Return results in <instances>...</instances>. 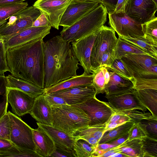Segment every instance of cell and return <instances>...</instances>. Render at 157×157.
Masks as SVG:
<instances>
[{
    "instance_id": "1",
    "label": "cell",
    "mask_w": 157,
    "mask_h": 157,
    "mask_svg": "<svg viewBox=\"0 0 157 157\" xmlns=\"http://www.w3.org/2000/svg\"><path fill=\"white\" fill-rule=\"evenodd\" d=\"M43 39L10 49L6 52L11 75L44 89V53Z\"/></svg>"
},
{
    "instance_id": "2",
    "label": "cell",
    "mask_w": 157,
    "mask_h": 157,
    "mask_svg": "<svg viewBox=\"0 0 157 157\" xmlns=\"http://www.w3.org/2000/svg\"><path fill=\"white\" fill-rule=\"evenodd\" d=\"M70 42L60 35L44 42V88L77 75L79 63Z\"/></svg>"
},
{
    "instance_id": "3",
    "label": "cell",
    "mask_w": 157,
    "mask_h": 157,
    "mask_svg": "<svg viewBox=\"0 0 157 157\" xmlns=\"http://www.w3.org/2000/svg\"><path fill=\"white\" fill-rule=\"evenodd\" d=\"M51 107L52 126L71 137L79 130L89 125L90 117L80 108L67 104Z\"/></svg>"
},
{
    "instance_id": "4",
    "label": "cell",
    "mask_w": 157,
    "mask_h": 157,
    "mask_svg": "<svg viewBox=\"0 0 157 157\" xmlns=\"http://www.w3.org/2000/svg\"><path fill=\"white\" fill-rule=\"evenodd\" d=\"M108 12L103 5L99 4L94 9L60 33L65 40L71 42L88 35L104 25L107 21Z\"/></svg>"
},
{
    "instance_id": "5",
    "label": "cell",
    "mask_w": 157,
    "mask_h": 157,
    "mask_svg": "<svg viewBox=\"0 0 157 157\" xmlns=\"http://www.w3.org/2000/svg\"><path fill=\"white\" fill-rule=\"evenodd\" d=\"M121 59L134 78H157V58L147 54H127Z\"/></svg>"
},
{
    "instance_id": "6",
    "label": "cell",
    "mask_w": 157,
    "mask_h": 157,
    "mask_svg": "<svg viewBox=\"0 0 157 157\" xmlns=\"http://www.w3.org/2000/svg\"><path fill=\"white\" fill-rule=\"evenodd\" d=\"M40 13L33 6L27 7L9 18L8 22L0 28V35L4 39H7L32 27Z\"/></svg>"
},
{
    "instance_id": "7",
    "label": "cell",
    "mask_w": 157,
    "mask_h": 157,
    "mask_svg": "<svg viewBox=\"0 0 157 157\" xmlns=\"http://www.w3.org/2000/svg\"><path fill=\"white\" fill-rule=\"evenodd\" d=\"M117 39L115 31L111 27L104 25L98 30L90 56L92 71L95 70L98 61L102 54L114 50Z\"/></svg>"
},
{
    "instance_id": "8",
    "label": "cell",
    "mask_w": 157,
    "mask_h": 157,
    "mask_svg": "<svg viewBox=\"0 0 157 157\" xmlns=\"http://www.w3.org/2000/svg\"><path fill=\"white\" fill-rule=\"evenodd\" d=\"M7 113L11 122L10 140L13 144L21 148L35 151L33 128L10 111Z\"/></svg>"
},
{
    "instance_id": "9",
    "label": "cell",
    "mask_w": 157,
    "mask_h": 157,
    "mask_svg": "<svg viewBox=\"0 0 157 157\" xmlns=\"http://www.w3.org/2000/svg\"><path fill=\"white\" fill-rule=\"evenodd\" d=\"M74 106L83 109L90 119L89 126L105 124L116 111L109 103L98 99L96 96Z\"/></svg>"
},
{
    "instance_id": "10",
    "label": "cell",
    "mask_w": 157,
    "mask_h": 157,
    "mask_svg": "<svg viewBox=\"0 0 157 157\" xmlns=\"http://www.w3.org/2000/svg\"><path fill=\"white\" fill-rule=\"evenodd\" d=\"M109 24L119 36L143 37L142 24L127 16L125 13H108Z\"/></svg>"
},
{
    "instance_id": "11",
    "label": "cell",
    "mask_w": 157,
    "mask_h": 157,
    "mask_svg": "<svg viewBox=\"0 0 157 157\" xmlns=\"http://www.w3.org/2000/svg\"><path fill=\"white\" fill-rule=\"evenodd\" d=\"M157 2L154 0H127L125 13L134 21L143 24L156 16Z\"/></svg>"
},
{
    "instance_id": "12",
    "label": "cell",
    "mask_w": 157,
    "mask_h": 157,
    "mask_svg": "<svg viewBox=\"0 0 157 157\" xmlns=\"http://www.w3.org/2000/svg\"><path fill=\"white\" fill-rule=\"evenodd\" d=\"M72 0H37L33 6L42 12L51 27L58 30L64 12Z\"/></svg>"
},
{
    "instance_id": "13",
    "label": "cell",
    "mask_w": 157,
    "mask_h": 157,
    "mask_svg": "<svg viewBox=\"0 0 157 157\" xmlns=\"http://www.w3.org/2000/svg\"><path fill=\"white\" fill-rule=\"evenodd\" d=\"M100 4L91 1L72 0L67 7L61 18L59 26L62 30L69 28L75 22L97 7Z\"/></svg>"
},
{
    "instance_id": "14",
    "label": "cell",
    "mask_w": 157,
    "mask_h": 157,
    "mask_svg": "<svg viewBox=\"0 0 157 157\" xmlns=\"http://www.w3.org/2000/svg\"><path fill=\"white\" fill-rule=\"evenodd\" d=\"M98 30L77 40L71 42L75 56L80 62L79 64L83 68L84 72L87 74L92 72L91 68L90 56Z\"/></svg>"
},
{
    "instance_id": "15",
    "label": "cell",
    "mask_w": 157,
    "mask_h": 157,
    "mask_svg": "<svg viewBox=\"0 0 157 157\" xmlns=\"http://www.w3.org/2000/svg\"><path fill=\"white\" fill-rule=\"evenodd\" d=\"M110 106L116 111L139 110L145 113L146 108L138 98L134 89L116 95H106Z\"/></svg>"
},
{
    "instance_id": "16",
    "label": "cell",
    "mask_w": 157,
    "mask_h": 157,
    "mask_svg": "<svg viewBox=\"0 0 157 157\" xmlns=\"http://www.w3.org/2000/svg\"><path fill=\"white\" fill-rule=\"evenodd\" d=\"M51 26L31 27L7 39L4 43L6 51L29 42L43 39L50 33Z\"/></svg>"
},
{
    "instance_id": "17",
    "label": "cell",
    "mask_w": 157,
    "mask_h": 157,
    "mask_svg": "<svg viewBox=\"0 0 157 157\" xmlns=\"http://www.w3.org/2000/svg\"><path fill=\"white\" fill-rule=\"evenodd\" d=\"M49 94L63 98L67 104L70 105H75L84 102L96 96L97 94L95 89L92 85L75 86Z\"/></svg>"
},
{
    "instance_id": "18",
    "label": "cell",
    "mask_w": 157,
    "mask_h": 157,
    "mask_svg": "<svg viewBox=\"0 0 157 157\" xmlns=\"http://www.w3.org/2000/svg\"><path fill=\"white\" fill-rule=\"evenodd\" d=\"M7 100L12 111L16 115L21 117L29 113L35 98L17 89L7 88Z\"/></svg>"
},
{
    "instance_id": "19",
    "label": "cell",
    "mask_w": 157,
    "mask_h": 157,
    "mask_svg": "<svg viewBox=\"0 0 157 157\" xmlns=\"http://www.w3.org/2000/svg\"><path fill=\"white\" fill-rule=\"evenodd\" d=\"M38 126L41 128L52 138L56 149L66 154L68 157H76L74 150V140L66 133L51 126L37 122Z\"/></svg>"
},
{
    "instance_id": "20",
    "label": "cell",
    "mask_w": 157,
    "mask_h": 157,
    "mask_svg": "<svg viewBox=\"0 0 157 157\" xmlns=\"http://www.w3.org/2000/svg\"><path fill=\"white\" fill-rule=\"evenodd\" d=\"M29 113L37 122L52 126V107L45 99L44 93L35 98L32 108Z\"/></svg>"
},
{
    "instance_id": "21",
    "label": "cell",
    "mask_w": 157,
    "mask_h": 157,
    "mask_svg": "<svg viewBox=\"0 0 157 157\" xmlns=\"http://www.w3.org/2000/svg\"><path fill=\"white\" fill-rule=\"evenodd\" d=\"M32 132L36 152L41 157L51 156L56 149L52 138L39 126Z\"/></svg>"
},
{
    "instance_id": "22",
    "label": "cell",
    "mask_w": 157,
    "mask_h": 157,
    "mask_svg": "<svg viewBox=\"0 0 157 157\" xmlns=\"http://www.w3.org/2000/svg\"><path fill=\"white\" fill-rule=\"evenodd\" d=\"M92 74H87L83 72L80 75L71 77L49 87L44 88V93L45 94H49L75 86L91 85H92Z\"/></svg>"
},
{
    "instance_id": "23",
    "label": "cell",
    "mask_w": 157,
    "mask_h": 157,
    "mask_svg": "<svg viewBox=\"0 0 157 157\" xmlns=\"http://www.w3.org/2000/svg\"><path fill=\"white\" fill-rule=\"evenodd\" d=\"M110 75L109 82L105 86L106 95H116L133 89V84L130 80L122 77L106 67Z\"/></svg>"
},
{
    "instance_id": "24",
    "label": "cell",
    "mask_w": 157,
    "mask_h": 157,
    "mask_svg": "<svg viewBox=\"0 0 157 157\" xmlns=\"http://www.w3.org/2000/svg\"><path fill=\"white\" fill-rule=\"evenodd\" d=\"M7 88L19 89L31 97L35 98L44 93V89L26 80L15 77L12 75L6 76Z\"/></svg>"
},
{
    "instance_id": "25",
    "label": "cell",
    "mask_w": 157,
    "mask_h": 157,
    "mask_svg": "<svg viewBox=\"0 0 157 157\" xmlns=\"http://www.w3.org/2000/svg\"><path fill=\"white\" fill-rule=\"evenodd\" d=\"M135 92L139 99L151 115L157 118V90H135Z\"/></svg>"
},
{
    "instance_id": "26",
    "label": "cell",
    "mask_w": 157,
    "mask_h": 157,
    "mask_svg": "<svg viewBox=\"0 0 157 157\" xmlns=\"http://www.w3.org/2000/svg\"><path fill=\"white\" fill-rule=\"evenodd\" d=\"M135 123L131 121H127L122 124L105 132L99 141L98 144L109 143L128 134Z\"/></svg>"
},
{
    "instance_id": "27",
    "label": "cell",
    "mask_w": 157,
    "mask_h": 157,
    "mask_svg": "<svg viewBox=\"0 0 157 157\" xmlns=\"http://www.w3.org/2000/svg\"><path fill=\"white\" fill-rule=\"evenodd\" d=\"M119 37L149 54L157 58V45L151 43L144 38L131 36Z\"/></svg>"
},
{
    "instance_id": "28",
    "label": "cell",
    "mask_w": 157,
    "mask_h": 157,
    "mask_svg": "<svg viewBox=\"0 0 157 157\" xmlns=\"http://www.w3.org/2000/svg\"><path fill=\"white\" fill-rule=\"evenodd\" d=\"M105 123L103 125L88 126L77 131L71 137L74 141L82 137H93L99 141L105 132Z\"/></svg>"
},
{
    "instance_id": "29",
    "label": "cell",
    "mask_w": 157,
    "mask_h": 157,
    "mask_svg": "<svg viewBox=\"0 0 157 157\" xmlns=\"http://www.w3.org/2000/svg\"><path fill=\"white\" fill-rule=\"evenodd\" d=\"M114 51L116 59H121L122 57L127 54L150 55L146 52L123 40L119 37H118V38H117Z\"/></svg>"
},
{
    "instance_id": "30",
    "label": "cell",
    "mask_w": 157,
    "mask_h": 157,
    "mask_svg": "<svg viewBox=\"0 0 157 157\" xmlns=\"http://www.w3.org/2000/svg\"><path fill=\"white\" fill-rule=\"evenodd\" d=\"M140 157H157V140L148 136L140 139Z\"/></svg>"
},
{
    "instance_id": "31",
    "label": "cell",
    "mask_w": 157,
    "mask_h": 157,
    "mask_svg": "<svg viewBox=\"0 0 157 157\" xmlns=\"http://www.w3.org/2000/svg\"><path fill=\"white\" fill-rule=\"evenodd\" d=\"M27 2H22L0 6V22L23 10L28 6Z\"/></svg>"
},
{
    "instance_id": "32",
    "label": "cell",
    "mask_w": 157,
    "mask_h": 157,
    "mask_svg": "<svg viewBox=\"0 0 157 157\" xmlns=\"http://www.w3.org/2000/svg\"><path fill=\"white\" fill-rule=\"evenodd\" d=\"M143 38L149 42L157 45V17L142 24Z\"/></svg>"
},
{
    "instance_id": "33",
    "label": "cell",
    "mask_w": 157,
    "mask_h": 157,
    "mask_svg": "<svg viewBox=\"0 0 157 157\" xmlns=\"http://www.w3.org/2000/svg\"><path fill=\"white\" fill-rule=\"evenodd\" d=\"M96 148L82 139L75 141L74 144V150L76 157H93Z\"/></svg>"
},
{
    "instance_id": "34",
    "label": "cell",
    "mask_w": 157,
    "mask_h": 157,
    "mask_svg": "<svg viewBox=\"0 0 157 157\" xmlns=\"http://www.w3.org/2000/svg\"><path fill=\"white\" fill-rule=\"evenodd\" d=\"M107 67L120 76L130 80L132 83L135 80L133 73L121 58L116 59L111 66Z\"/></svg>"
},
{
    "instance_id": "35",
    "label": "cell",
    "mask_w": 157,
    "mask_h": 157,
    "mask_svg": "<svg viewBox=\"0 0 157 157\" xmlns=\"http://www.w3.org/2000/svg\"><path fill=\"white\" fill-rule=\"evenodd\" d=\"M7 94L6 77L4 75H0V119L7 112L8 102Z\"/></svg>"
},
{
    "instance_id": "36",
    "label": "cell",
    "mask_w": 157,
    "mask_h": 157,
    "mask_svg": "<svg viewBox=\"0 0 157 157\" xmlns=\"http://www.w3.org/2000/svg\"><path fill=\"white\" fill-rule=\"evenodd\" d=\"M40 157L35 151L21 148L14 145L9 149L1 154L0 157Z\"/></svg>"
},
{
    "instance_id": "37",
    "label": "cell",
    "mask_w": 157,
    "mask_h": 157,
    "mask_svg": "<svg viewBox=\"0 0 157 157\" xmlns=\"http://www.w3.org/2000/svg\"><path fill=\"white\" fill-rule=\"evenodd\" d=\"M92 85L94 87L96 94L105 93V82L103 72L101 67L92 71Z\"/></svg>"
},
{
    "instance_id": "38",
    "label": "cell",
    "mask_w": 157,
    "mask_h": 157,
    "mask_svg": "<svg viewBox=\"0 0 157 157\" xmlns=\"http://www.w3.org/2000/svg\"><path fill=\"white\" fill-rule=\"evenodd\" d=\"M148 136L146 125L140 121L135 123L129 130L128 133V141L140 139Z\"/></svg>"
},
{
    "instance_id": "39",
    "label": "cell",
    "mask_w": 157,
    "mask_h": 157,
    "mask_svg": "<svg viewBox=\"0 0 157 157\" xmlns=\"http://www.w3.org/2000/svg\"><path fill=\"white\" fill-rule=\"evenodd\" d=\"M126 157H140V139H134L129 141L128 145L121 149L120 153Z\"/></svg>"
},
{
    "instance_id": "40",
    "label": "cell",
    "mask_w": 157,
    "mask_h": 157,
    "mask_svg": "<svg viewBox=\"0 0 157 157\" xmlns=\"http://www.w3.org/2000/svg\"><path fill=\"white\" fill-rule=\"evenodd\" d=\"M133 88L136 90L146 89L157 90V78H135Z\"/></svg>"
},
{
    "instance_id": "41",
    "label": "cell",
    "mask_w": 157,
    "mask_h": 157,
    "mask_svg": "<svg viewBox=\"0 0 157 157\" xmlns=\"http://www.w3.org/2000/svg\"><path fill=\"white\" fill-rule=\"evenodd\" d=\"M11 126L10 120L7 112L0 119V138L10 140Z\"/></svg>"
},
{
    "instance_id": "42",
    "label": "cell",
    "mask_w": 157,
    "mask_h": 157,
    "mask_svg": "<svg viewBox=\"0 0 157 157\" xmlns=\"http://www.w3.org/2000/svg\"><path fill=\"white\" fill-rule=\"evenodd\" d=\"M121 112L129 118L130 121H132L135 123L140 121L144 119L155 117L151 115L150 113H142L136 110Z\"/></svg>"
},
{
    "instance_id": "43",
    "label": "cell",
    "mask_w": 157,
    "mask_h": 157,
    "mask_svg": "<svg viewBox=\"0 0 157 157\" xmlns=\"http://www.w3.org/2000/svg\"><path fill=\"white\" fill-rule=\"evenodd\" d=\"M6 50L4 38L0 35V75L9 71L6 59Z\"/></svg>"
},
{
    "instance_id": "44",
    "label": "cell",
    "mask_w": 157,
    "mask_h": 157,
    "mask_svg": "<svg viewBox=\"0 0 157 157\" xmlns=\"http://www.w3.org/2000/svg\"><path fill=\"white\" fill-rule=\"evenodd\" d=\"M115 59L114 50L104 53L100 57L95 70L101 67H110Z\"/></svg>"
},
{
    "instance_id": "45",
    "label": "cell",
    "mask_w": 157,
    "mask_h": 157,
    "mask_svg": "<svg viewBox=\"0 0 157 157\" xmlns=\"http://www.w3.org/2000/svg\"><path fill=\"white\" fill-rule=\"evenodd\" d=\"M141 121L146 125L148 136L157 140V118L144 119Z\"/></svg>"
},
{
    "instance_id": "46",
    "label": "cell",
    "mask_w": 157,
    "mask_h": 157,
    "mask_svg": "<svg viewBox=\"0 0 157 157\" xmlns=\"http://www.w3.org/2000/svg\"><path fill=\"white\" fill-rule=\"evenodd\" d=\"M44 97L51 107L57 106L63 104H67L65 101L62 98L50 94H45Z\"/></svg>"
},
{
    "instance_id": "47",
    "label": "cell",
    "mask_w": 157,
    "mask_h": 157,
    "mask_svg": "<svg viewBox=\"0 0 157 157\" xmlns=\"http://www.w3.org/2000/svg\"><path fill=\"white\" fill-rule=\"evenodd\" d=\"M40 12L41 13L40 15L34 21L32 27H42L47 26L51 27L45 15L41 11Z\"/></svg>"
},
{
    "instance_id": "48",
    "label": "cell",
    "mask_w": 157,
    "mask_h": 157,
    "mask_svg": "<svg viewBox=\"0 0 157 157\" xmlns=\"http://www.w3.org/2000/svg\"><path fill=\"white\" fill-rule=\"evenodd\" d=\"M13 145L10 140L0 138V155L9 149Z\"/></svg>"
},
{
    "instance_id": "49",
    "label": "cell",
    "mask_w": 157,
    "mask_h": 157,
    "mask_svg": "<svg viewBox=\"0 0 157 157\" xmlns=\"http://www.w3.org/2000/svg\"><path fill=\"white\" fill-rule=\"evenodd\" d=\"M118 0H101L104 6L107 9L108 13L113 12L115 9Z\"/></svg>"
},
{
    "instance_id": "50",
    "label": "cell",
    "mask_w": 157,
    "mask_h": 157,
    "mask_svg": "<svg viewBox=\"0 0 157 157\" xmlns=\"http://www.w3.org/2000/svg\"><path fill=\"white\" fill-rule=\"evenodd\" d=\"M127 0H118L115 9L113 12L115 13H125Z\"/></svg>"
},
{
    "instance_id": "51",
    "label": "cell",
    "mask_w": 157,
    "mask_h": 157,
    "mask_svg": "<svg viewBox=\"0 0 157 157\" xmlns=\"http://www.w3.org/2000/svg\"><path fill=\"white\" fill-rule=\"evenodd\" d=\"M128 140V134L109 143L113 147L119 145Z\"/></svg>"
},
{
    "instance_id": "52",
    "label": "cell",
    "mask_w": 157,
    "mask_h": 157,
    "mask_svg": "<svg viewBox=\"0 0 157 157\" xmlns=\"http://www.w3.org/2000/svg\"><path fill=\"white\" fill-rule=\"evenodd\" d=\"M26 0H0V6L23 2Z\"/></svg>"
},
{
    "instance_id": "53",
    "label": "cell",
    "mask_w": 157,
    "mask_h": 157,
    "mask_svg": "<svg viewBox=\"0 0 157 157\" xmlns=\"http://www.w3.org/2000/svg\"><path fill=\"white\" fill-rule=\"evenodd\" d=\"M51 156L53 157H68L66 154L63 153L61 151L56 149Z\"/></svg>"
},
{
    "instance_id": "54",
    "label": "cell",
    "mask_w": 157,
    "mask_h": 157,
    "mask_svg": "<svg viewBox=\"0 0 157 157\" xmlns=\"http://www.w3.org/2000/svg\"><path fill=\"white\" fill-rule=\"evenodd\" d=\"M72 0L74 1H93V2H98L99 4H101L104 6V4L103 2L101 1V0Z\"/></svg>"
},
{
    "instance_id": "55",
    "label": "cell",
    "mask_w": 157,
    "mask_h": 157,
    "mask_svg": "<svg viewBox=\"0 0 157 157\" xmlns=\"http://www.w3.org/2000/svg\"><path fill=\"white\" fill-rule=\"evenodd\" d=\"M112 157H126V155L121 153H117L113 154L111 156Z\"/></svg>"
},
{
    "instance_id": "56",
    "label": "cell",
    "mask_w": 157,
    "mask_h": 157,
    "mask_svg": "<svg viewBox=\"0 0 157 157\" xmlns=\"http://www.w3.org/2000/svg\"><path fill=\"white\" fill-rule=\"evenodd\" d=\"M7 22V20H5L2 22H0V28H1L3 25H4Z\"/></svg>"
}]
</instances>
